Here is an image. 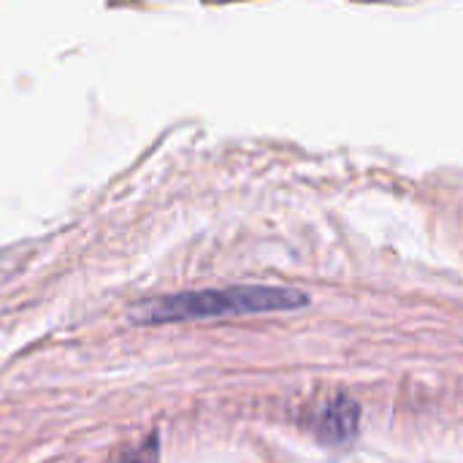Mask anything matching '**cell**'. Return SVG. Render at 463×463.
Instances as JSON below:
<instances>
[{
	"label": "cell",
	"instance_id": "obj_1",
	"mask_svg": "<svg viewBox=\"0 0 463 463\" xmlns=\"http://www.w3.org/2000/svg\"><path fill=\"white\" fill-rule=\"evenodd\" d=\"M309 296L296 288L274 285H233L217 290H187L144 301L136 312V323L160 326V323H184V320H222L266 312H293L304 309Z\"/></svg>",
	"mask_w": 463,
	"mask_h": 463
},
{
	"label": "cell",
	"instance_id": "obj_2",
	"mask_svg": "<svg viewBox=\"0 0 463 463\" xmlns=\"http://www.w3.org/2000/svg\"><path fill=\"white\" fill-rule=\"evenodd\" d=\"M361 410L350 396H334L307 415V429L323 445H347L355 439Z\"/></svg>",
	"mask_w": 463,
	"mask_h": 463
},
{
	"label": "cell",
	"instance_id": "obj_3",
	"mask_svg": "<svg viewBox=\"0 0 463 463\" xmlns=\"http://www.w3.org/2000/svg\"><path fill=\"white\" fill-rule=\"evenodd\" d=\"M160 461V442L157 437H149L144 445H138L133 453H128L122 463H157Z\"/></svg>",
	"mask_w": 463,
	"mask_h": 463
}]
</instances>
